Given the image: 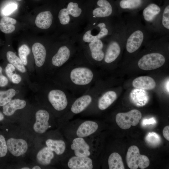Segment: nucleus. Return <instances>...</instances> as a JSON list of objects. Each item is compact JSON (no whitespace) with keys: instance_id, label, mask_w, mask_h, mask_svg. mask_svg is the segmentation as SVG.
Segmentation results:
<instances>
[{"instance_id":"nucleus-1","label":"nucleus","mask_w":169,"mask_h":169,"mask_svg":"<svg viewBox=\"0 0 169 169\" xmlns=\"http://www.w3.org/2000/svg\"><path fill=\"white\" fill-rule=\"evenodd\" d=\"M95 67L79 48L73 57L61 68L60 85L75 97L83 95L96 82Z\"/></svg>"},{"instance_id":"nucleus-2","label":"nucleus","mask_w":169,"mask_h":169,"mask_svg":"<svg viewBox=\"0 0 169 169\" xmlns=\"http://www.w3.org/2000/svg\"><path fill=\"white\" fill-rule=\"evenodd\" d=\"M57 15L63 34L77 35L87 24L85 3L78 0H65Z\"/></svg>"},{"instance_id":"nucleus-3","label":"nucleus","mask_w":169,"mask_h":169,"mask_svg":"<svg viewBox=\"0 0 169 169\" xmlns=\"http://www.w3.org/2000/svg\"><path fill=\"white\" fill-rule=\"evenodd\" d=\"M123 18L125 25L124 46L127 53H135L155 37L143 23L138 12L127 13Z\"/></svg>"},{"instance_id":"nucleus-4","label":"nucleus","mask_w":169,"mask_h":169,"mask_svg":"<svg viewBox=\"0 0 169 169\" xmlns=\"http://www.w3.org/2000/svg\"><path fill=\"white\" fill-rule=\"evenodd\" d=\"M121 16L104 18L87 23L83 31L78 35L79 47L95 40L103 39L110 35Z\"/></svg>"},{"instance_id":"nucleus-5","label":"nucleus","mask_w":169,"mask_h":169,"mask_svg":"<svg viewBox=\"0 0 169 169\" xmlns=\"http://www.w3.org/2000/svg\"><path fill=\"white\" fill-rule=\"evenodd\" d=\"M87 24L121 15L113 0H89L85 3Z\"/></svg>"},{"instance_id":"nucleus-6","label":"nucleus","mask_w":169,"mask_h":169,"mask_svg":"<svg viewBox=\"0 0 169 169\" xmlns=\"http://www.w3.org/2000/svg\"><path fill=\"white\" fill-rule=\"evenodd\" d=\"M78 35L73 36L63 35L60 45L51 59V63L53 66L61 68L77 53L79 49L77 41Z\"/></svg>"},{"instance_id":"nucleus-7","label":"nucleus","mask_w":169,"mask_h":169,"mask_svg":"<svg viewBox=\"0 0 169 169\" xmlns=\"http://www.w3.org/2000/svg\"><path fill=\"white\" fill-rule=\"evenodd\" d=\"M162 8L155 3H148L140 15L145 26L155 37L159 36V22Z\"/></svg>"},{"instance_id":"nucleus-8","label":"nucleus","mask_w":169,"mask_h":169,"mask_svg":"<svg viewBox=\"0 0 169 169\" xmlns=\"http://www.w3.org/2000/svg\"><path fill=\"white\" fill-rule=\"evenodd\" d=\"M79 48L87 59L95 66L102 62L105 49L103 39L95 40Z\"/></svg>"},{"instance_id":"nucleus-9","label":"nucleus","mask_w":169,"mask_h":169,"mask_svg":"<svg viewBox=\"0 0 169 169\" xmlns=\"http://www.w3.org/2000/svg\"><path fill=\"white\" fill-rule=\"evenodd\" d=\"M47 97L53 107L58 111L67 108L71 99L76 98L63 86L61 89L50 90L48 92Z\"/></svg>"},{"instance_id":"nucleus-10","label":"nucleus","mask_w":169,"mask_h":169,"mask_svg":"<svg viewBox=\"0 0 169 169\" xmlns=\"http://www.w3.org/2000/svg\"><path fill=\"white\" fill-rule=\"evenodd\" d=\"M165 61L166 57L163 54L152 52L145 54L141 57L138 62V65L142 70H149L161 67Z\"/></svg>"},{"instance_id":"nucleus-11","label":"nucleus","mask_w":169,"mask_h":169,"mask_svg":"<svg viewBox=\"0 0 169 169\" xmlns=\"http://www.w3.org/2000/svg\"><path fill=\"white\" fill-rule=\"evenodd\" d=\"M97 88L96 82L87 92L76 98L71 105V112L74 114H78L88 107L98 92Z\"/></svg>"},{"instance_id":"nucleus-12","label":"nucleus","mask_w":169,"mask_h":169,"mask_svg":"<svg viewBox=\"0 0 169 169\" xmlns=\"http://www.w3.org/2000/svg\"><path fill=\"white\" fill-rule=\"evenodd\" d=\"M126 159L127 166L131 169H137L139 167L144 169L150 164L148 157L140 154L138 148L135 145L131 146L128 149Z\"/></svg>"},{"instance_id":"nucleus-13","label":"nucleus","mask_w":169,"mask_h":169,"mask_svg":"<svg viewBox=\"0 0 169 169\" xmlns=\"http://www.w3.org/2000/svg\"><path fill=\"white\" fill-rule=\"evenodd\" d=\"M142 117L141 113L136 109H133L126 113H119L115 117L117 125L122 129L130 128L131 126H136Z\"/></svg>"},{"instance_id":"nucleus-14","label":"nucleus","mask_w":169,"mask_h":169,"mask_svg":"<svg viewBox=\"0 0 169 169\" xmlns=\"http://www.w3.org/2000/svg\"><path fill=\"white\" fill-rule=\"evenodd\" d=\"M149 0H119L115 2L118 13H137L142 9Z\"/></svg>"},{"instance_id":"nucleus-15","label":"nucleus","mask_w":169,"mask_h":169,"mask_svg":"<svg viewBox=\"0 0 169 169\" xmlns=\"http://www.w3.org/2000/svg\"><path fill=\"white\" fill-rule=\"evenodd\" d=\"M8 150L14 156H18L25 154L27 151L28 146L24 140L10 138L6 142Z\"/></svg>"},{"instance_id":"nucleus-16","label":"nucleus","mask_w":169,"mask_h":169,"mask_svg":"<svg viewBox=\"0 0 169 169\" xmlns=\"http://www.w3.org/2000/svg\"><path fill=\"white\" fill-rule=\"evenodd\" d=\"M35 118L36 121L33 126L34 131L39 134L44 133L49 126V113L44 110H38L36 113Z\"/></svg>"},{"instance_id":"nucleus-17","label":"nucleus","mask_w":169,"mask_h":169,"mask_svg":"<svg viewBox=\"0 0 169 169\" xmlns=\"http://www.w3.org/2000/svg\"><path fill=\"white\" fill-rule=\"evenodd\" d=\"M75 156L89 157L90 155V146L83 137H78L74 139L71 145Z\"/></svg>"},{"instance_id":"nucleus-18","label":"nucleus","mask_w":169,"mask_h":169,"mask_svg":"<svg viewBox=\"0 0 169 169\" xmlns=\"http://www.w3.org/2000/svg\"><path fill=\"white\" fill-rule=\"evenodd\" d=\"M68 167L71 169H91L93 168V162L88 157L73 156L68 163Z\"/></svg>"},{"instance_id":"nucleus-19","label":"nucleus","mask_w":169,"mask_h":169,"mask_svg":"<svg viewBox=\"0 0 169 169\" xmlns=\"http://www.w3.org/2000/svg\"><path fill=\"white\" fill-rule=\"evenodd\" d=\"M169 35V4L167 2L163 6L159 24V36Z\"/></svg>"},{"instance_id":"nucleus-20","label":"nucleus","mask_w":169,"mask_h":169,"mask_svg":"<svg viewBox=\"0 0 169 169\" xmlns=\"http://www.w3.org/2000/svg\"><path fill=\"white\" fill-rule=\"evenodd\" d=\"M149 96L143 89H136L132 90L130 95L131 101L135 105L140 107L145 105L148 102Z\"/></svg>"},{"instance_id":"nucleus-21","label":"nucleus","mask_w":169,"mask_h":169,"mask_svg":"<svg viewBox=\"0 0 169 169\" xmlns=\"http://www.w3.org/2000/svg\"><path fill=\"white\" fill-rule=\"evenodd\" d=\"M54 16L51 11L46 10L39 13L36 16L35 23L37 26L43 29H49L51 26Z\"/></svg>"},{"instance_id":"nucleus-22","label":"nucleus","mask_w":169,"mask_h":169,"mask_svg":"<svg viewBox=\"0 0 169 169\" xmlns=\"http://www.w3.org/2000/svg\"><path fill=\"white\" fill-rule=\"evenodd\" d=\"M32 50L36 65L42 66L44 64L46 57L47 52L44 45L39 43H36L32 46Z\"/></svg>"},{"instance_id":"nucleus-23","label":"nucleus","mask_w":169,"mask_h":169,"mask_svg":"<svg viewBox=\"0 0 169 169\" xmlns=\"http://www.w3.org/2000/svg\"><path fill=\"white\" fill-rule=\"evenodd\" d=\"M116 92L109 90L104 92L98 99L97 107L100 110H104L108 108L116 99Z\"/></svg>"},{"instance_id":"nucleus-24","label":"nucleus","mask_w":169,"mask_h":169,"mask_svg":"<svg viewBox=\"0 0 169 169\" xmlns=\"http://www.w3.org/2000/svg\"><path fill=\"white\" fill-rule=\"evenodd\" d=\"M98 128V125L96 122L92 121H86L79 127L76 134L78 137H86L95 133Z\"/></svg>"},{"instance_id":"nucleus-25","label":"nucleus","mask_w":169,"mask_h":169,"mask_svg":"<svg viewBox=\"0 0 169 169\" xmlns=\"http://www.w3.org/2000/svg\"><path fill=\"white\" fill-rule=\"evenodd\" d=\"M132 84L136 88L146 90L153 89L156 86L154 80L148 76H141L136 78L133 80Z\"/></svg>"},{"instance_id":"nucleus-26","label":"nucleus","mask_w":169,"mask_h":169,"mask_svg":"<svg viewBox=\"0 0 169 169\" xmlns=\"http://www.w3.org/2000/svg\"><path fill=\"white\" fill-rule=\"evenodd\" d=\"M26 105V101L23 100L19 99L11 100L3 106V113L6 115H11L17 110L24 108Z\"/></svg>"},{"instance_id":"nucleus-27","label":"nucleus","mask_w":169,"mask_h":169,"mask_svg":"<svg viewBox=\"0 0 169 169\" xmlns=\"http://www.w3.org/2000/svg\"><path fill=\"white\" fill-rule=\"evenodd\" d=\"M54 157L53 151L48 147H45L38 152L36 156V159L39 164L47 165L50 163L51 160Z\"/></svg>"},{"instance_id":"nucleus-28","label":"nucleus","mask_w":169,"mask_h":169,"mask_svg":"<svg viewBox=\"0 0 169 169\" xmlns=\"http://www.w3.org/2000/svg\"><path fill=\"white\" fill-rule=\"evenodd\" d=\"M46 144L47 147L58 155L62 154L65 150V143L62 140L48 139L46 140Z\"/></svg>"},{"instance_id":"nucleus-29","label":"nucleus","mask_w":169,"mask_h":169,"mask_svg":"<svg viewBox=\"0 0 169 169\" xmlns=\"http://www.w3.org/2000/svg\"><path fill=\"white\" fill-rule=\"evenodd\" d=\"M16 23V20L14 18L3 17L0 20V30L5 33H11L15 30L14 25Z\"/></svg>"},{"instance_id":"nucleus-30","label":"nucleus","mask_w":169,"mask_h":169,"mask_svg":"<svg viewBox=\"0 0 169 169\" xmlns=\"http://www.w3.org/2000/svg\"><path fill=\"white\" fill-rule=\"evenodd\" d=\"M108 164L110 169H124L122 158L117 152H113L109 156Z\"/></svg>"},{"instance_id":"nucleus-31","label":"nucleus","mask_w":169,"mask_h":169,"mask_svg":"<svg viewBox=\"0 0 169 169\" xmlns=\"http://www.w3.org/2000/svg\"><path fill=\"white\" fill-rule=\"evenodd\" d=\"M7 58L9 63L22 73L26 71V69L21 60L13 51H8L6 54Z\"/></svg>"},{"instance_id":"nucleus-32","label":"nucleus","mask_w":169,"mask_h":169,"mask_svg":"<svg viewBox=\"0 0 169 169\" xmlns=\"http://www.w3.org/2000/svg\"><path fill=\"white\" fill-rule=\"evenodd\" d=\"M15 94L16 91L13 89L0 91V106H3L8 103Z\"/></svg>"},{"instance_id":"nucleus-33","label":"nucleus","mask_w":169,"mask_h":169,"mask_svg":"<svg viewBox=\"0 0 169 169\" xmlns=\"http://www.w3.org/2000/svg\"><path fill=\"white\" fill-rule=\"evenodd\" d=\"M145 140L147 144L152 147L159 145L161 141L160 135L154 132H148L146 136Z\"/></svg>"},{"instance_id":"nucleus-34","label":"nucleus","mask_w":169,"mask_h":169,"mask_svg":"<svg viewBox=\"0 0 169 169\" xmlns=\"http://www.w3.org/2000/svg\"><path fill=\"white\" fill-rule=\"evenodd\" d=\"M30 52V49L26 44H23L19 48L18 55L24 65L27 64V56L29 54Z\"/></svg>"},{"instance_id":"nucleus-35","label":"nucleus","mask_w":169,"mask_h":169,"mask_svg":"<svg viewBox=\"0 0 169 169\" xmlns=\"http://www.w3.org/2000/svg\"><path fill=\"white\" fill-rule=\"evenodd\" d=\"M8 148L5 138L0 135V157L6 156L8 152Z\"/></svg>"},{"instance_id":"nucleus-36","label":"nucleus","mask_w":169,"mask_h":169,"mask_svg":"<svg viewBox=\"0 0 169 169\" xmlns=\"http://www.w3.org/2000/svg\"><path fill=\"white\" fill-rule=\"evenodd\" d=\"M17 5L15 3H11L5 6L3 10V13L5 15H8L16 10Z\"/></svg>"},{"instance_id":"nucleus-37","label":"nucleus","mask_w":169,"mask_h":169,"mask_svg":"<svg viewBox=\"0 0 169 169\" xmlns=\"http://www.w3.org/2000/svg\"><path fill=\"white\" fill-rule=\"evenodd\" d=\"M15 67L11 64H8L5 68V72L7 76L11 80V77L15 70Z\"/></svg>"},{"instance_id":"nucleus-38","label":"nucleus","mask_w":169,"mask_h":169,"mask_svg":"<svg viewBox=\"0 0 169 169\" xmlns=\"http://www.w3.org/2000/svg\"><path fill=\"white\" fill-rule=\"evenodd\" d=\"M21 79V77L19 75L15 73L12 75L11 80L14 84H18L20 82Z\"/></svg>"},{"instance_id":"nucleus-39","label":"nucleus","mask_w":169,"mask_h":169,"mask_svg":"<svg viewBox=\"0 0 169 169\" xmlns=\"http://www.w3.org/2000/svg\"><path fill=\"white\" fill-rule=\"evenodd\" d=\"M156 123V121L154 117H152L148 119H144L143 120L142 122V124L143 125H150L155 124Z\"/></svg>"},{"instance_id":"nucleus-40","label":"nucleus","mask_w":169,"mask_h":169,"mask_svg":"<svg viewBox=\"0 0 169 169\" xmlns=\"http://www.w3.org/2000/svg\"><path fill=\"white\" fill-rule=\"evenodd\" d=\"M8 80L7 78L2 74L0 75V87H4L7 85Z\"/></svg>"},{"instance_id":"nucleus-41","label":"nucleus","mask_w":169,"mask_h":169,"mask_svg":"<svg viewBox=\"0 0 169 169\" xmlns=\"http://www.w3.org/2000/svg\"><path fill=\"white\" fill-rule=\"evenodd\" d=\"M163 135L164 137L168 141H169V126H166L163 130Z\"/></svg>"},{"instance_id":"nucleus-42","label":"nucleus","mask_w":169,"mask_h":169,"mask_svg":"<svg viewBox=\"0 0 169 169\" xmlns=\"http://www.w3.org/2000/svg\"><path fill=\"white\" fill-rule=\"evenodd\" d=\"M4 119V116L2 113L0 111V121L3 120Z\"/></svg>"},{"instance_id":"nucleus-43","label":"nucleus","mask_w":169,"mask_h":169,"mask_svg":"<svg viewBox=\"0 0 169 169\" xmlns=\"http://www.w3.org/2000/svg\"><path fill=\"white\" fill-rule=\"evenodd\" d=\"M41 169V168L38 166H34L32 168V169Z\"/></svg>"},{"instance_id":"nucleus-44","label":"nucleus","mask_w":169,"mask_h":169,"mask_svg":"<svg viewBox=\"0 0 169 169\" xmlns=\"http://www.w3.org/2000/svg\"><path fill=\"white\" fill-rule=\"evenodd\" d=\"M2 69L1 67L0 66V75L2 74Z\"/></svg>"},{"instance_id":"nucleus-45","label":"nucleus","mask_w":169,"mask_h":169,"mask_svg":"<svg viewBox=\"0 0 169 169\" xmlns=\"http://www.w3.org/2000/svg\"><path fill=\"white\" fill-rule=\"evenodd\" d=\"M21 169H29L30 168L28 167H23Z\"/></svg>"},{"instance_id":"nucleus-46","label":"nucleus","mask_w":169,"mask_h":169,"mask_svg":"<svg viewBox=\"0 0 169 169\" xmlns=\"http://www.w3.org/2000/svg\"><path fill=\"white\" fill-rule=\"evenodd\" d=\"M17 0L19 1H21L22 0Z\"/></svg>"},{"instance_id":"nucleus-47","label":"nucleus","mask_w":169,"mask_h":169,"mask_svg":"<svg viewBox=\"0 0 169 169\" xmlns=\"http://www.w3.org/2000/svg\"></svg>"}]
</instances>
